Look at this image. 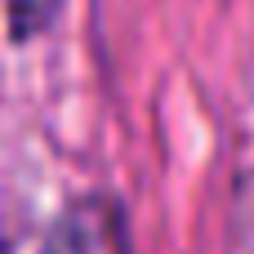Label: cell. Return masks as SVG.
Masks as SVG:
<instances>
[{
    "label": "cell",
    "instance_id": "cell-3",
    "mask_svg": "<svg viewBox=\"0 0 254 254\" xmlns=\"http://www.w3.org/2000/svg\"><path fill=\"white\" fill-rule=\"evenodd\" d=\"M0 254H4V241H0Z\"/></svg>",
    "mask_w": 254,
    "mask_h": 254
},
{
    "label": "cell",
    "instance_id": "cell-2",
    "mask_svg": "<svg viewBox=\"0 0 254 254\" xmlns=\"http://www.w3.org/2000/svg\"><path fill=\"white\" fill-rule=\"evenodd\" d=\"M58 4L63 0H9V27H13V36L27 40L40 27H49V18L58 13Z\"/></svg>",
    "mask_w": 254,
    "mask_h": 254
},
{
    "label": "cell",
    "instance_id": "cell-1",
    "mask_svg": "<svg viewBox=\"0 0 254 254\" xmlns=\"http://www.w3.org/2000/svg\"><path fill=\"white\" fill-rule=\"evenodd\" d=\"M112 246V219L98 205H71L45 237L40 254H107Z\"/></svg>",
    "mask_w": 254,
    "mask_h": 254
}]
</instances>
